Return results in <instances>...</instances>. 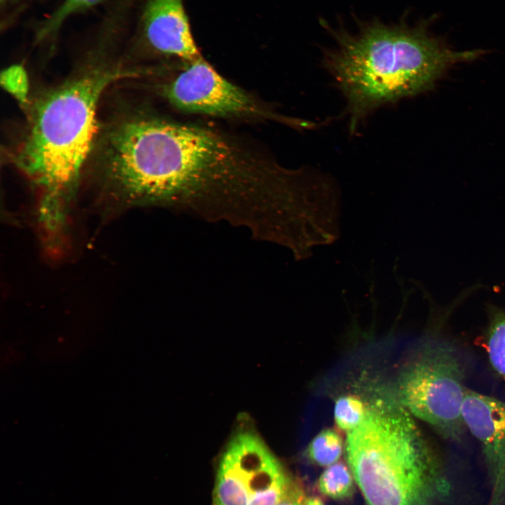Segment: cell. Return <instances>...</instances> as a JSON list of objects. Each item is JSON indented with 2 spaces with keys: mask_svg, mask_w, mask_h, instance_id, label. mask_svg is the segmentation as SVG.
Segmentation results:
<instances>
[{
  "mask_svg": "<svg viewBox=\"0 0 505 505\" xmlns=\"http://www.w3.org/2000/svg\"><path fill=\"white\" fill-rule=\"evenodd\" d=\"M91 156L113 208L156 206L248 229L277 243L292 217L297 169L207 123L135 110L100 126Z\"/></svg>",
  "mask_w": 505,
  "mask_h": 505,
  "instance_id": "1",
  "label": "cell"
},
{
  "mask_svg": "<svg viewBox=\"0 0 505 505\" xmlns=\"http://www.w3.org/2000/svg\"><path fill=\"white\" fill-rule=\"evenodd\" d=\"M431 23L375 20L354 32L329 27L335 45L324 51L323 62L346 100L352 133L377 109L433 89L450 67L485 53L452 50L431 34Z\"/></svg>",
  "mask_w": 505,
  "mask_h": 505,
  "instance_id": "2",
  "label": "cell"
},
{
  "mask_svg": "<svg viewBox=\"0 0 505 505\" xmlns=\"http://www.w3.org/2000/svg\"><path fill=\"white\" fill-rule=\"evenodd\" d=\"M128 73L118 68L88 70L47 92L32 107L12 159L40 191L39 220L50 242L58 241L64 231L71 201L92 153L101 97Z\"/></svg>",
  "mask_w": 505,
  "mask_h": 505,
  "instance_id": "3",
  "label": "cell"
},
{
  "mask_svg": "<svg viewBox=\"0 0 505 505\" xmlns=\"http://www.w3.org/2000/svg\"><path fill=\"white\" fill-rule=\"evenodd\" d=\"M348 466L366 505H448L452 485L439 455L400 404L377 402L347 432Z\"/></svg>",
  "mask_w": 505,
  "mask_h": 505,
  "instance_id": "4",
  "label": "cell"
},
{
  "mask_svg": "<svg viewBox=\"0 0 505 505\" xmlns=\"http://www.w3.org/2000/svg\"><path fill=\"white\" fill-rule=\"evenodd\" d=\"M466 377L459 350L444 340L431 342L417 352L399 377V404L444 439L459 443L466 429L462 415Z\"/></svg>",
  "mask_w": 505,
  "mask_h": 505,
  "instance_id": "5",
  "label": "cell"
},
{
  "mask_svg": "<svg viewBox=\"0 0 505 505\" xmlns=\"http://www.w3.org/2000/svg\"><path fill=\"white\" fill-rule=\"evenodd\" d=\"M168 104L180 113L213 118L273 121L297 130L313 129L318 122L287 116L222 76L203 57L183 67L161 87Z\"/></svg>",
  "mask_w": 505,
  "mask_h": 505,
  "instance_id": "6",
  "label": "cell"
},
{
  "mask_svg": "<svg viewBox=\"0 0 505 505\" xmlns=\"http://www.w3.org/2000/svg\"><path fill=\"white\" fill-rule=\"evenodd\" d=\"M293 480L254 427L236 428L219 460L214 505H277Z\"/></svg>",
  "mask_w": 505,
  "mask_h": 505,
  "instance_id": "7",
  "label": "cell"
},
{
  "mask_svg": "<svg viewBox=\"0 0 505 505\" xmlns=\"http://www.w3.org/2000/svg\"><path fill=\"white\" fill-rule=\"evenodd\" d=\"M462 415L482 451L490 487L487 505H505V402L466 388Z\"/></svg>",
  "mask_w": 505,
  "mask_h": 505,
  "instance_id": "8",
  "label": "cell"
},
{
  "mask_svg": "<svg viewBox=\"0 0 505 505\" xmlns=\"http://www.w3.org/2000/svg\"><path fill=\"white\" fill-rule=\"evenodd\" d=\"M140 22L141 38L152 53L183 63L202 57L193 38L183 0H147Z\"/></svg>",
  "mask_w": 505,
  "mask_h": 505,
  "instance_id": "9",
  "label": "cell"
},
{
  "mask_svg": "<svg viewBox=\"0 0 505 505\" xmlns=\"http://www.w3.org/2000/svg\"><path fill=\"white\" fill-rule=\"evenodd\" d=\"M355 479L353 473L344 462L329 466L321 474L317 481L318 492L330 499L344 501L351 499L355 492Z\"/></svg>",
  "mask_w": 505,
  "mask_h": 505,
  "instance_id": "10",
  "label": "cell"
},
{
  "mask_svg": "<svg viewBox=\"0 0 505 505\" xmlns=\"http://www.w3.org/2000/svg\"><path fill=\"white\" fill-rule=\"evenodd\" d=\"M342 451L341 436L332 429H325L310 442L306 454L314 464L328 467L337 462Z\"/></svg>",
  "mask_w": 505,
  "mask_h": 505,
  "instance_id": "11",
  "label": "cell"
},
{
  "mask_svg": "<svg viewBox=\"0 0 505 505\" xmlns=\"http://www.w3.org/2000/svg\"><path fill=\"white\" fill-rule=\"evenodd\" d=\"M486 350L493 370L505 381V313L494 312L489 324Z\"/></svg>",
  "mask_w": 505,
  "mask_h": 505,
  "instance_id": "12",
  "label": "cell"
},
{
  "mask_svg": "<svg viewBox=\"0 0 505 505\" xmlns=\"http://www.w3.org/2000/svg\"><path fill=\"white\" fill-rule=\"evenodd\" d=\"M104 0H63L60 5L41 24L37 32V39L44 40L60 29L72 15L88 9Z\"/></svg>",
  "mask_w": 505,
  "mask_h": 505,
  "instance_id": "13",
  "label": "cell"
},
{
  "mask_svg": "<svg viewBox=\"0 0 505 505\" xmlns=\"http://www.w3.org/2000/svg\"><path fill=\"white\" fill-rule=\"evenodd\" d=\"M368 408L359 398L353 396H342L335 405V422L339 429L349 432L360 424Z\"/></svg>",
  "mask_w": 505,
  "mask_h": 505,
  "instance_id": "14",
  "label": "cell"
},
{
  "mask_svg": "<svg viewBox=\"0 0 505 505\" xmlns=\"http://www.w3.org/2000/svg\"><path fill=\"white\" fill-rule=\"evenodd\" d=\"M4 89L20 104L26 105L29 101V82L25 67L19 64L4 69L0 76Z\"/></svg>",
  "mask_w": 505,
  "mask_h": 505,
  "instance_id": "15",
  "label": "cell"
},
{
  "mask_svg": "<svg viewBox=\"0 0 505 505\" xmlns=\"http://www.w3.org/2000/svg\"><path fill=\"white\" fill-rule=\"evenodd\" d=\"M306 498L307 495L302 485L293 481L277 505H303Z\"/></svg>",
  "mask_w": 505,
  "mask_h": 505,
  "instance_id": "16",
  "label": "cell"
},
{
  "mask_svg": "<svg viewBox=\"0 0 505 505\" xmlns=\"http://www.w3.org/2000/svg\"><path fill=\"white\" fill-rule=\"evenodd\" d=\"M303 505H325L321 499L318 497H309L306 498Z\"/></svg>",
  "mask_w": 505,
  "mask_h": 505,
  "instance_id": "17",
  "label": "cell"
},
{
  "mask_svg": "<svg viewBox=\"0 0 505 505\" xmlns=\"http://www.w3.org/2000/svg\"><path fill=\"white\" fill-rule=\"evenodd\" d=\"M5 1V0H1V1Z\"/></svg>",
  "mask_w": 505,
  "mask_h": 505,
  "instance_id": "18",
  "label": "cell"
}]
</instances>
